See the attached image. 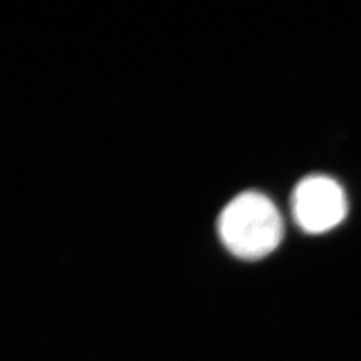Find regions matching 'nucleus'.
<instances>
[{
    "instance_id": "nucleus-1",
    "label": "nucleus",
    "mask_w": 361,
    "mask_h": 361,
    "mask_svg": "<svg viewBox=\"0 0 361 361\" xmlns=\"http://www.w3.org/2000/svg\"><path fill=\"white\" fill-rule=\"evenodd\" d=\"M219 238L235 257L269 256L284 237V221L271 200L258 192L234 197L219 217Z\"/></svg>"
},
{
    "instance_id": "nucleus-2",
    "label": "nucleus",
    "mask_w": 361,
    "mask_h": 361,
    "mask_svg": "<svg viewBox=\"0 0 361 361\" xmlns=\"http://www.w3.org/2000/svg\"><path fill=\"white\" fill-rule=\"evenodd\" d=\"M348 212L344 189L337 180L322 174L297 183L292 194V213L297 226L310 234L329 232L343 222Z\"/></svg>"
}]
</instances>
